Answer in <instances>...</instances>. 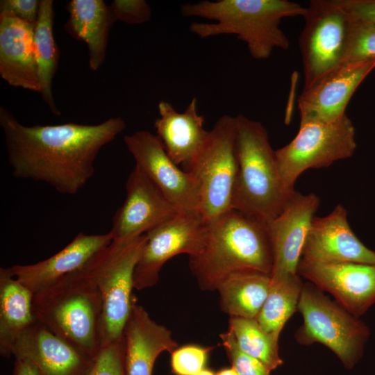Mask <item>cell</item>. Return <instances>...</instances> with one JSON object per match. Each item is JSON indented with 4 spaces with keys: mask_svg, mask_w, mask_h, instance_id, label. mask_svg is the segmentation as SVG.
Segmentation results:
<instances>
[{
    "mask_svg": "<svg viewBox=\"0 0 375 375\" xmlns=\"http://www.w3.org/2000/svg\"><path fill=\"white\" fill-rule=\"evenodd\" d=\"M297 274L356 318L375 303V265L358 262L317 263L300 260Z\"/></svg>",
    "mask_w": 375,
    "mask_h": 375,
    "instance_id": "cell-14",
    "label": "cell"
},
{
    "mask_svg": "<svg viewBox=\"0 0 375 375\" xmlns=\"http://www.w3.org/2000/svg\"><path fill=\"white\" fill-rule=\"evenodd\" d=\"M210 348L186 345L172 353L171 364L176 375H195L203 369Z\"/></svg>",
    "mask_w": 375,
    "mask_h": 375,
    "instance_id": "cell-32",
    "label": "cell"
},
{
    "mask_svg": "<svg viewBox=\"0 0 375 375\" xmlns=\"http://www.w3.org/2000/svg\"><path fill=\"white\" fill-rule=\"evenodd\" d=\"M40 1L1 0L0 12H7L15 17L35 25L38 20Z\"/></svg>",
    "mask_w": 375,
    "mask_h": 375,
    "instance_id": "cell-34",
    "label": "cell"
},
{
    "mask_svg": "<svg viewBox=\"0 0 375 375\" xmlns=\"http://www.w3.org/2000/svg\"><path fill=\"white\" fill-rule=\"evenodd\" d=\"M53 1L42 0L34 31V53L42 97L51 112L60 115L52 92V82L57 69L59 51L53 33Z\"/></svg>",
    "mask_w": 375,
    "mask_h": 375,
    "instance_id": "cell-26",
    "label": "cell"
},
{
    "mask_svg": "<svg viewBox=\"0 0 375 375\" xmlns=\"http://www.w3.org/2000/svg\"><path fill=\"white\" fill-rule=\"evenodd\" d=\"M146 241V234L127 242L112 241L85 265L101 299V347L124 337L136 301L132 293L134 271Z\"/></svg>",
    "mask_w": 375,
    "mask_h": 375,
    "instance_id": "cell-6",
    "label": "cell"
},
{
    "mask_svg": "<svg viewBox=\"0 0 375 375\" xmlns=\"http://www.w3.org/2000/svg\"><path fill=\"white\" fill-rule=\"evenodd\" d=\"M303 285L298 274L271 278L267 297L256 318L264 331L279 338L285 323L297 310Z\"/></svg>",
    "mask_w": 375,
    "mask_h": 375,
    "instance_id": "cell-27",
    "label": "cell"
},
{
    "mask_svg": "<svg viewBox=\"0 0 375 375\" xmlns=\"http://www.w3.org/2000/svg\"><path fill=\"white\" fill-rule=\"evenodd\" d=\"M373 60H375V24L353 18L343 63Z\"/></svg>",
    "mask_w": 375,
    "mask_h": 375,
    "instance_id": "cell-29",
    "label": "cell"
},
{
    "mask_svg": "<svg viewBox=\"0 0 375 375\" xmlns=\"http://www.w3.org/2000/svg\"><path fill=\"white\" fill-rule=\"evenodd\" d=\"M126 197L112 217V242L134 240L172 219L181 212L135 165L126 183Z\"/></svg>",
    "mask_w": 375,
    "mask_h": 375,
    "instance_id": "cell-13",
    "label": "cell"
},
{
    "mask_svg": "<svg viewBox=\"0 0 375 375\" xmlns=\"http://www.w3.org/2000/svg\"><path fill=\"white\" fill-rule=\"evenodd\" d=\"M238 172L232 209L265 223L275 219L294 192L285 187L267 130L243 115L235 117Z\"/></svg>",
    "mask_w": 375,
    "mask_h": 375,
    "instance_id": "cell-4",
    "label": "cell"
},
{
    "mask_svg": "<svg viewBox=\"0 0 375 375\" xmlns=\"http://www.w3.org/2000/svg\"><path fill=\"white\" fill-rule=\"evenodd\" d=\"M195 375H216L212 371L206 369H203Z\"/></svg>",
    "mask_w": 375,
    "mask_h": 375,
    "instance_id": "cell-38",
    "label": "cell"
},
{
    "mask_svg": "<svg viewBox=\"0 0 375 375\" xmlns=\"http://www.w3.org/2000/svg\"><path fill=\"white\" fill-rule=\"evenodd\" d=\"M216 375H239L236 370L231 367L219 371Z\"/></svg>",
    "mask_w": 375,
    "mask_h": 375,
    "instance_id": "cell-37",
    "label": "cell"
},
{
    "mask_svg": "<svg viewBox=\"0 0 375 375\" xmlns=\"http://www.w3.org/2000/svg\"><path fill=\"white\" fill-rule=\"evenodd\" d=\"M374 68L375 60L344 62L303 89L298 99L300 121L331 122L344 117L353 93Z\"/></svg>",
    "mask_w": 375,
    "mask_h": 375,
    "instance_id": "cell-16",
    "label": "cell"
},
{
    "mask_svg": "<svg viewBox=\"0 0 375 375\" xmlns=\"http://www.w3.org/2000/svg\"><path fill=\"white\" fill-rule=\"evenodd\" d=\"M228 329L240 350L258 360L270 372L283 364L278 337L264 331L256 319L230 317Z\"/></svg>",
    "mask_w": 375,
    "mask_h": 375,
    "instance_id": "cell-28",
    "label": "cell"
},
{
    "mask_svg": "<svg viewBox=\"0 0 375 375\" xmlns=\"http://www.w3.org/2000/svg\"><path fill=\"white\" fill-rule=\"evenodd\" d=\"M67 8L65 28L87 44L90 68L97 71L104 62L110 29L116 21L112 11L102 0H72Z\"/></svg>",
    "mask_w": 375,
    "mask_h": 375,
    "instance_id": "cell-23",
    "label": "cell"
},
{
    "mask_svg": "<svg viewBox=\"0 0 375 375\" xmlns=\"http://www.w3.org/2000/svg\"><path fill=\"white\" fill-rule=\"evenodd\" d=\"M87 375H127L124 337L115 343L101 347Z\"/></svg>",
    "mask_w": 375,
    "mask_h": 375,
    "instance_id": "cell-30",
    "label": "cell"
},
{
    "mask_svg": "<svg viewBox=\"0 0 375 375\" xmlns=\"http://www.w3.org/2000/svg\"><path fill=\"white\" fill-rule=\"evenodd\" d=\"M207 225L202 250L189 258L190 270L201 290H217L233 273L271 275L273 256L267 223L232 209Z\"/></svg>",
    "mask_w": 375,
    "mask_h": 375,
    "instance_id": "cell-3",
    "label": "cell"
},
{
    "mask_svg": "<svg viewBox=\"0 0 375 375\" xmlns=\"http://www.w3.org/2000/svg\"><path fill=\"white\" fill-rule=\"evenodd\" d=\"M303 17L299 47L306 89L343 63L353 18L338 0H311Z\"/></svg>",
    "mask_w": 375,
    "mask_h": 375,
    "instance_id": "cell-10",
    "label": "cell"
},
{
    "mask_svg": "<svg viewBox=\"0 0 375 375\" xmlns=\"http://www.w3.org/2000/svg\"><path fill=\"white\" fill-rule=\"evenodd\" d=\"M185 171L199 181L200 213L208 224L232 210V198L238 172L235 117L222 115Z\"/></svg>",
    "mask_w": 375,
    "mask_h": 375,
    "instance_id": "cell-9",
    "label": "cell"
},
{
    "mask_svg": "<svg viewBox=\"0 0 375 375\" xmlns=\"http://www.w3.org/2000/svg\"><path fill=\"white\" fill-rule=\"evenodd\" d=\"M123 335L127 375H152L158 356L163 351L172 353L178 347L171 331L153 321L136 301L132 306Z\"/></svg>",
    "mask_w": 375,
    "mask_h": 375,
    "instance_id": "cell-22",
    "label": "cell"
},
{
    "mask_svg": "<svg viewBox=\"0 0 375 375\" xmlns=\"http://www.w3.org/2000/svg\"><path fill=\"white\" fill-rule=\"evenodd\" d=\"M207 230L200 212H181L147 233L134 271V288L140 290L155 285L162 267L174 256L198 255L204 246Z\"/></svg>",
    "mask_w": 375,
    "mask_h": 375,
    "instance_id": "cell-11",
    "label": "cell"
},
{
    "mask_svg": "<svg viewBox=\"0 0 375 375\" xmlns=\"http://www.w3.org/2000/svg\"><path fill=\"white\" fill-rule=\"evenodd\" d=\"M33 293L16 279L9 267L0 268V355L12 356L21 335L35 322Z\"/></svg>",
    "mask_w": 375,
    "mask_h": 375,
    "instance_id": "cell-24",
    "label": "cell"
},
{
    "mask_svg": "<svg viewBox=\"0 0 375 375\" xmlns=\"http://www.w3.org/2000/svg\"><path fill=\"white\" fill-rule=\"evenodd\" d=\"M297 309L303 323L296 332L297 341L305 345L321 343L346 368H352L362 355L370 334L368 327L312 283L303 285Z\"/></svg>",
    "mask_w": 375,
    "mask_h": 375,
    "instance_id": "cell-7",
    "label": "cell"
},
{
    "mask_svg": "<svg viewBox=\"0 0 375 375\" xmlns=\"http://www.w3.org/2000/svg\"><path fill=\"white\" fill-rule=\"evenodd\" d=\"M112 241L110 232L99 235L79 233L50 258L31 265H14L9 269L13 276L34 294L83 268Z\"/></svg>",
    "mask_w": 375,
    "mask_h": 375,
    "instance_id": "cell-19",
    "label": "cell"
},
{
    "mask_svg": "<svg viewBox=\"0 0 375 375\" xmlns=\"http://www.w3.org/2000/svg\"><path fill=\"white\" fill-rule=\"evenodd\" d=\"M270 276L241 272L227 276L218 285L220 307L230 317L256 319L267 297Z\"/></svg>",
    "mask_w": 375,
    "mask_h": 375,
    "instance_id": "cell-25",
    "label": "cell"
},
{
    "mask_svg": "<svg viewBox=\"0 0 375 375\" xmlns=\"http://www.w3.org/2000/svg\"><path fill=\"white\" fill-rule=\"evenodd\" d=\"M115 18L128 24H140L150 20L151 9L144 0H115L110 6Z\"/></svg>",
    "mask_w": 375,
    "mask_h": 375,
    "instance_id": "cell-33",
    "label": "cell"
},
{
    "mask_svg": "<svg viewBox=\"0 0 375 375\" xmlns=\"http://www.w3.org/2000/svg\"><path fill=\"white\" fill-rule=\"evenodd\" d=\"M35 26L9 13L0 12V75L12 86L40 92Z\"/></svg>",
    "mask_w": 375,
    "mask_h": 375,
    "instance_id": "cell-20",
    "label": "cell"
},
{
    "mask_svg": "<svg viewBox=\"0 0 375 375\" xmlns=\"http://www.w3.org/2000/svg\"><path fill=\"white\" fill-rule=\"evenodd\" d=\"M306 7L288 0H217L187 3L181 15L214 20L192 22L189 30L204 39L235 35L245 42L251 57L266 60L274 49L287 50L290 41L280 27L286 17H303Z\"/></svg>",
    "mask_w": 375,
    "mask_h": 375,
    "instance_id": "cell-2",
    "label": "cell"
},
{
    "mask_svg": "<svg viewBox=\"0 0 375 375\" xmlns=\"http://www.w3.org/2000/svg\"><path fill=\"white\" fill-rule=\"evenodd\" d=\"M219 336L232 367L239 375H270L261 362L240 350L231 331L228 329Z\"/></svg>",
    "mask_w": 375,
    "mask_h": 375,
    "instance_id": "cell-31",
    "label": "cell"
},
{
    "mask_svg": "<svg viewBox=\"0 0 375 375\" xmlns=\"http://www.w3.org/2000/svg\"><path fill=\"white\" fill-rule=\"evenodd\" d=\"M319 199L314 193L295 191L282 212L267 223L273 264L270 278L276 279L297 274L303 248Z\"/></svg>",
    "mask_w": 375,
    "mask_h": 375,
    "instance_id": "cell-15",
    "label": "cell"
},
{
    "mask_svg": "<svg viewBox=\"0 0 375 375\" xmlns=\"http://www.w3.org/2000/svg\"><path fill=\"white\" fill-rule=\"evenodd\" d=\"M35 319L87 357L101 349L102 303L85 266L35 293Z\"/></svg>",
    "mask_w": 375,
    "mask_h": 375,
    "instance_id": "cell-5",
    "label": "cell"
},
{
    "mask_svg": "<svg viewBox=\"0 0 375 375\" xmlns=\"http://www.w3.org/2000/svg\"><path fill=\"white\" fill-rule=\"evenodd\" d=\"M356 147L355 128L347 115L331 122L300 121L293 140L275 151L281 178L285 188L294 192L296 181L303 172L349 158Z\"/></svg>",
    "mask_w": 375,
    "mask_h": 375,
    "instance_id": "cell-8",
    "label": "cell"
},
{
    "mask_svg": "<svg viewBox=\"0 0 375 375\" xmlns=\"http://www.w3.org/2000/svg\"><path fill=\"white\" fill-rule=\"evenodd\" d=\"M2 128L15 178L43 182L64 194L78 193L92 177L101 149L126 128L122 117L94 125L25 126L4 107Z\"/></svg>",
    "mask_w": 375,
    "mask_h": 375,
    "instance_id": "cell-1",
    "label": "cell"
},
{
    "mask_svg": "<svg viewBox=\"0 0 375 375\" xmlns=\"http://www.w3.org/2000/svg\"><path fill=\"white\" fill-rule=\"evenodd\" d=\"M12 356L31 362L38 375H87L94 362L37 320L15 342Z\"/></svg>",
    "mask_w": 375,
    "mask_h": 375,
    "instance_id": "cell-18",
    "label": "cell"
},
{
    "mask_svg": "<svg viewBox=\"0 0 375 375\" xmlns=\"http://www.w3.org/2000/svg\"><path fill=\"white\" fill-rule=\"evenodd\" d=\"M160 117L154 127L169 157L184 170L203 146L209 131L204 128L205 119L199 115L194 97L183 112H177L165 101L158 103Z\"/></svg>",
    "mask_w": 375,
    "mask_h": 375,
    "instance_id": "cell-21",
    "label": "cell"
},
{
    "mask_svg": "<svg viewBox=\"0 0 375 375\" xmlns=\"http://www.w3.org/2000/svg\"><path fill=\"white\" fill-rule=\"evenodd\" d=\"M124 142L137 166L181 212H200L197 179L169 157L157 135L148 131L126 135Z\"/></svg>",
    "mask_w": 375,
    "mask_h": 375,
    "instance_id": "cell-12",
    "label": "cell"
},
{
    "mask_svg": "<svg viewBox=\"0 0 375 375\" xmlns=\"http://www.w3.org/2000/svg\"><path fill=\"white\" fill-rule=\"evenodd\" d=\"M353 18L375 24V0H338Z\"/></svg>",
    "mask_w": 375,
    "mask_h": 375,
    "instance_id": "cell-35",
    "label": "cell"
},
{
    "mask_svg": "<svg viewBox=\"0 0 375 375\" xmlns=\"http://www.w3.org/2000/svg\"><path fill=\"white\" fill-rule=\"evenodd\" d=\"M12 375H38L33 365L26 360L15 358Z\"/></svg>",
    "mask_w": 375,
    "mask_h": 375,
    "instance_id": "cell-36",
    "label": "cell"
},
{
    "mask_svg": "<svg viewBox=\"0 0 375 375\" xmlns=\"http://www.w3.org/2000/svg\"><path fill=\"white\" fill-rule=\"evenodd\" d=\"M301 259L317 263L375 265V252L353 233L347 221L346 209L338 204L326 216L314 217Z\"/></svg>",
    "mask_w": 375,
    "mask_h": 375,
    "instance_id": "cell-17",
    "label": "cell"
}]
</instances>
